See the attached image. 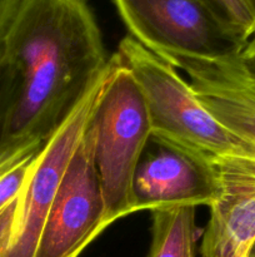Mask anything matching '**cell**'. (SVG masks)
<instances>
[{
  "mask_svg": "<svg viewBox=\"0 0 255 257\" xmlns=\"http://www.w3.org/2000/svg\"><path fill=\"white\" fill-rule=\"evenodd\" d=\"M115 67L114 54L72 112L45 142L16 198L12 241L6 257H35L42 225L62 177L82 136L89 128Z\"/></svg>",
  "mask_w": 255,
  "mask_h": 257,
  "instance_id": "5",
  "label": "cell"
},
{
  "mask_svg": "<svg viewBox=\"0 0 255 257\" xmlns=\"http://www.w3.org/2000/svg\"><path fill=\"white\" fill-rule=\"evenodd\" d=\"M238 55L219 60H166L186 73L198 99L222 125L255 148V78Z\"/></svg>",
  "mask_w": 255,
  "mask_h": 257,
  "instance_id": "9",
  "label": "cell"
},
{
  "mask_svg": "<svg viewBox=\"0 0 255 257\" xmlns=\"http://www.w3.org/2000/svg\"><path fill=\"white\" fill-rule=\"evenodd\" d=\"M216 197L212 166L168 147L140 161L132 183L134 212L176 206L210 207Z\"/></svg>",
  "mask_w": 255,
  "mask_h": 257,
  "instance_id": "8",
  "label": "cell"
},
{
  "mask_svg": "<svg viewBox=\"0 0 255 257\" xmlns=\"http://www.w3.org/2000/svg\"><path fill=\"white\" fill-rule=\"evenodd\" d=\"M152 245L148 257H195L194 206H176L152 212Z\"/></svg>",
  "mask_w": 255,
  "mask_h": 257,
  "instance_id": "10",
  "label": "cell"
},
{
  "mask_svg": "<svg viewBox=\"0 0 255 257\" xmlns=\"http://www.w3.org/2000/svg\"><path fill=\"white\" fill-rule=\"evenodd\" d=\"M132 73L144 97L152 140L212 165L234 156L255 157V148L222 125L198 99L189 82L169 60L132 37L120 40L115 52Z\"/></svg>",
  "mask_w": 255,
  "mask_h": 257,
  "instance_id": "2",
  "label": "cell"
},
{
  "mask_svg": "<svg viewBox=\"0 0 255 257\" xmlns=\"http://www.w3.org/2000/svg\"><path fill=\"white\" fill-rule=\"evenodd\" d=\"M20 2L22 0H0V34L19 7Z\"/></svg>",
  "mask_w": 255,
  "mask_h": 257,
  "instance_id": "15",
  "label": "cell"
},
{
  "mask_svg": "<svg viewBox=\"0 0 255 257\" xmlns=\"http://www.w3.org/2000/svg\"><path fill=\"white\" fill-rule=\"evenodd\" d=\"M130 37L164 59L219 60L246 44L205 0H112Z\"/></svg>",
  "mask_w": 255,
  "mask_h": 257,
  "instance_id": "4",
  "label": "cell"
},
{
  "mask_svg": "<svg viewBox=\"0 0 255 257\" xmlns=\"http://www.w3.org/2000/svg\"><path fill=\"white\" fill-rule=\"evenodd\" d=\"M104 212L92 119L50 206L35 257H79L108 228Z\"/></svg>",
  "mask_w": 255,
  "mask_h": 257,
  "instance_id": "6",
  "label": "cell"
},
{
  "mask_svg": "<svg viewBox=\"0 0 255 257\" xmlns=\"http://www.w3.org/2000/svg\"><path fill=\"white\" fill-rule=\"evenodd\" d=\"M0 37L14 77L2 157L44 146L110 57L88 0H22Z\"/></svg>",
  "mask_w": 255,
  "mask_h": 257,
  "instance_id": "1",
  "label": "cell"
},
{
  "mask_svg": "<svg viewBox=\"0 0 255 257\" xmlns=\"http://www.w3.org/2000/svg\"><path fill=\"white\" fill-rule=\"evenodd\" d=\"M242 42L255 37V0H205Z\"/></svg>",
  "mask_w": 255,
  "mask_h": 257,
  "instance_id": "12",
  "label": "cell"
},
{
  "mask_svg": "<svg viewBox=\"0 0 255 257\" xmlns=\"http://www.w3.org/2000/svg\"><path fill=\"white\" fill-rule=\"evenodd\" d=\"M218 197L202 233V257L249 255L255 240V157L234 156L212 163Z\"/></svg>",
  "mask_w": 255,
  "mask_h": 257,
  "instance_id": "7",
  "label": "cell"
},
{
  "mask_svg": "<svg viewBox=\"0 0 255 257\" xmlns=\"http://www.w3.org/2000/svg\"><path fill=\"white\" fill-rule=\"evenodd\" d=\"M242 257H249V255H245V256H242Z\"/></svg>",
  "mask_w": 255,
  "mask_h": 257,
  "instance_id": "17",
  "label": "cell"
},
{
  "mask_svg": "<svg viewBox=\"0 0 255 257\" xmlns=\"http://www.w3.org/2000/svg\"><path fill=\"white\" fill-rule=\"evenodd\" d=\"M14 95V77L0 37V141Z\"/></svg>",
  "mask_w": 255,
  "mask_h": 257,
  "instance_id": "13",
  "label": "cell"
},
{
  "mask_svg": "<svg viewBox=\"0 0 255 257\" xmlns=\"http://www.w3.org/2000/svg\"><path fill=\"white\" fill-rule=\"evenodd\" d=\"M115 67L92 117L94 157L106 227L134 213L132 183L152 140L149 114L132 73L115 55Z\"/></svg>",
  "mask_w": 255,
  "mask_h": 257,
  "instance_id": "3",
  "label": "cell"
},
{
  "mask_svg": "<svg viewBox=\"0 0 255 257\" xmlns=\"http://www.w3.org/2000/svg\"><path fill=\"white\" fill-rule=\"evenodd\" d=\"M238 57H239L240 62L244 65L245 69L255 78V37H252L244 45Z\"/></svg>",
  "mask_w": 255,
  "mask_h": 257,
  "instance_id": "14",
  "label": "cell"
},
{
  "mask_svg": "<svg viewBox=\"0 0 255 257\" xmlns=\"http://www.w3.org/2000/svg\"><path fill=\"white\" fill-rule=\"evenodd\" d=\"M249 257H255V240H254V242H252V248H250Z\"/></svg>",
  "mask_w": 255,
  "mask_h": 257,
  "instance_id": "16",
  "label": "cell"
},
{
  "mask_svg": "<svg viewBox=\"0 0 255 257\" xmlns=\"http://www.w3.org/2000/svg\"><path fill=\"white\" fill-rule=\"evenodd\" d=\"M42 146H26L0 157V211L22 193Z\"/></svg>",
  "mask_w": 255,
  "mask_h": 257,
  "instance_id": "11",
  "label": "cell"
}]
</instances>
